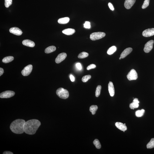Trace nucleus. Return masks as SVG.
<instances>
[{
	"instance_id": "20",
	"label": "nucleus",
	"mask_w": 154,
	"mask_h": 154,
	"mask_svg": "<svg viewBox=\"0 0 154 154\" xmlns=\"http://www.w3.org/2000/svg\"><path fill=\"white\" fill-rule=\"evenodd\" d=\"M56 48L55 46H51L45 49V52L46 53H49L55 51L56 50Z\"/></svg>"
},
{
	"instance_id": "31",
	"label": "nucleus",
	"mask_w": 154,
	"mask_h": 154,
	"mask_svg": "<svg viewBox=\"0 0 154 154\" xmlns=\"http://www.w3.org/2000/svg\"><path fill=\"white\" fill-rule=\"evenodd\" d=\"M149 0H145L142 6V9H145L149 5Z\"/></svg>"
},
{
	"instance_id": "38",
	"label": "nucleus",
	"mask_w": 154,
	"mask_h": 154,
	"mask_svg": "<svg viewBox=\"0 0 154 154\" xmlns=\"http://www.w3.org/2000/svg\"><path fill=\"white\" fill-rule=\"evenodd\" d=\"M3 154H13V153L10 152V151H6L4 152L3 153Z\"/></svg>"
},
{
	"instance_id": "14",
	"label": "nucleus",
	"mask_w": 154,
	"mask_h": 154,
	"mask_svg": "<svg viewBox=\"0 0 154 154\" xmlns=\"http://www.w3.org/2000/svg\"><path fill=\"white\" fill-rule=\"evenodd\" d=\"M108 90L110 95L113 97L115 94V91L113 83L111 82H110L108 84Z\"/></svg>"
},
{
	"instance_id": "23",
	"label": "nucleus",
	"mask_w": 154,
	"mask_h": 154,
	"mask_svg": "<svg viewBox=\"0 0 154 154\" xmlns=\"http://www.w3.org/2000/svg\"><path fill=\"white\" fill-rule=\"evenodd\" d=\"M98 108V107L97 105H93L90 106V111L92 113L93 115H94L96 113V111Z\"/></svg>"
},
{
	"instance_id": "5",
	"label": "nucleus",
	"mask_w": 154,
	"mask_h": 154,
	"mask_svg": "<svg viewBox=\"0 0 154 154\" xmlns=\"http://www.w3.org/2000/svg\"><path fill=\"white\" fill-rule=\"evenodd\" d=\"M15 94V93L13 91H6L0 93V97L1 98H9L13 97Z\"/></svg>"
},
{
	"instance_id": "16",
	"label": "nucleus",
	"mask_w": 154,
	"mask_h": 154,
	"mask_svg": "<svg viewBox=\"0 0 154 154\" xmlns=\"http://www.w3.org/2000/svg\"><path fill=\"white\" fill-rule=\"evenodd\" d=\"M115 125L118 128L124 132L127 130V127L126 125L121 122H116L115 123Z\"/></svg>"
},
{
	"instance_id": "35",
	"label": "nucleus",
	"mask_w": 154,
	"mask_h": 154,
	"mask_svg": "<svg viewBox=\"0 0 154 154\" xmlns=\"http://www.w3.org/2000/svg\"><path fill=\"white\" fill-rule=\"evenodd\" d=\"M108 6H109L110 9L112 11L114 10V8L113 5L111 3H109L108 4Z\"/></svg>"
},
{
	"instance_id": "21",
	"label": "nucleus",
	"mask_w": 154,
	"mask_h": 154,
	"mask_svg": "<svg viewBox=\"0 0 154 154\" xmlns=\"http://www.w3.org/2000/svg\"><path fill=\"white\" fill-rule=\"evenodd\" d=\"M14 59V58L13 56H8V57L4 58L3 59L2 61L3 62L5 63V64H7V63H9L13 61Z\"/></svg>"
},
{
	"instance_id": "13",
	"label": "nucleus",
	"mask_w": 154,
	"mask_h": 154,
	"mask_svg": "<svg viewBox=\"0 0 154 154\" xmlns=\"http://www.w3.org/2000/svg\"><path fill=\"white\" fill-rule=\"evenodd\" d=\"M132 51L133 49L132 48L129 47L125 49L121 54L120 57L122 59L124 58L128 55L130 54Z\"/></svg>"
},
{
	"instance_id": "2",
	"label": "nucleus",
	"mask_w": 154,
	"mask_h": 154,
	"mask_svg": "<svg viewBox=\"0 0 154 154\" xmlns=\"http://www.w3.org/2000/svg\"><path fill=\"white\" fill-rule=\"evenodd\" d=\"M26 121L22 119H18L13 121L11 124L10 128L12 132L20 134L24 132V126Z\"/></svg>"
},
{
	"instance_id": "7",
	"label": "nucleus",
	"mask_w": 154,
	"mask_h": 154,
	"mask_svg": "<svg viewBox=\"0 0 154 154\" xmlns=\"http://www.w3.org/2000/svg\"><path fill=\"white\" fill-rule=\"evenodd\" d=\"M33 69V66L31 64H29L25 67L24 69L21 71V74L24 76H27L31 73Z\"/></svg>"
},
{
	"instance_id": "12",
	"label": "nucleus",
	"mask_w": 154,
	"mask_h": 154,
	"mask_svg": "<svg viewBox=\"0 0 154 154\" xmlns=\"http://www.w3.org/2000/svg\"><path fill=\"white\" fill-rule=\"evenodd\" d=\"M136 1V0H126L124 4L125 7L127 9H130L135 3Z\"/></svg>"
},
{
	"instance_id": "24",
	"label": "nucleus",
	"mask_w": 154,
	"mask_h": 154,
	"mask_svg": "<svg viewBox=\"0 0 154 154\" xmlns=\"http://www.w3.org/2000/svg\"><path fill=\"white\" fill-rule=\"evenodd\" d=\"M148 149H152L154 148V138H152L147 145Z\"/></svg>"
},
{
	"instance_id": "3",
	"label": "nucleus",
	"mask_w": 154,
	"mask_h": 154,
	"mask_svg": "<svg viewBox=\"0 0 154 154\" xmlns=\"http://www.w3.org/2000/svg\"><path fill=\"white\" fill-rule=\"evenodd\" d=\"M56 94L60 98L63 99L68 98L69 96L68 91L62 88L58 89L56 91Z\"/></svg>"
},
{
	"instance_id": "26",
	"label": "nucleus",
	"mask_w": 154,
	"mask_h": 154,
	"mask_svg": "<svg viewBox=\"0 0 154 154\" xmlns=\"http://www.w3.org/2000/svg\"><path fill=\"white\" fill-rule=\"evenodd\" d=\"M89 56L88 53L86 52H83L79 54L78 56V57L79 59H83L88 57Z\"/></svg>"
},
{
	"instance_id": "17",
	"label": "nucleus",
	"mask_w": 154,
	"mask_h": 154,
	"mask_svg": "<svg viewBox=\"0 0 154 154\" xmlns=\"http://www.w3.org/2000/svg\"><path fill=\"white\" fill-rule=\"evenodd\" d=\"M22 44L23 45L30 47H34L35 46V43L34 42L28 39L23 40Z\"/></svg>"
},
{
	"instance_id": "18",
	"label": "nucleus",
	"mask_w": 154,
	"mask_h": 154,
	"mask_svg": "<svg viewBox=\"0 0 154 154\" xmlns=\"http://www.w3.org/2000/svg\"><path fill=\"white\" fill-rule=\"evenodd\" d=\"M75 30L73 29L68 28L63 30L62 33L63 34L67 35H71L75 33Z\"/></svg>"
},
{
	"instance_id": "39",
	"label": "nucleus",
	"mask_w": 154,
	"mask_h": 154,
	"mask_svg": "<svg viewBox=\"0 0 154 154\" xmlns=\"http://www.w3.org/2000/svg\"><path fill=\"white\" fill-rule=\"evenodd\" d=\"M121 59H122V58H121V57L119 58V59L120 60Z\"/></svg>"
},
{
	"instance_id": "9",
	"label": "nucleus",
	"mask_w": 154,
	"mask_h": 154,
	"mask_svg": "<svg viewBox=\"0 0 154 154\" xmlns=\"http://www.w3.org/2000/svg\"><path fill=\"white\" fill-rule=\"evenodd\" d=\"M143 36L148 37L154 35V28H150L144 30L142 33Z\"/></svg>"
},
{
	"instance_id": "8",
	"label": "nucleus",
	"mask_w": 154,
	"mask_h": 154,
	"mask_svg": "<svg viewBox=\"0 0 154 154\" xmlns=\"http://www.w3.org/2000/svg\"><path fill=\"white\" fill-rule=\"evenodd\" d=\"M154 41L151 40L145 44L144 48V51L146 53H148L152 50L153 47Z\"/></svg>"
},
{
	"instance_id": "25",
	"label": "nucleus",
	"mask_w": 154,
	"mask_h": 154,
	"mask_svg": "<svg viewBox=\"0 0 154 154\" xmlns=\"http://www.w3.org/2000/svg\"><path fill=\"white\" fill-rule=\"evenodd\" d=\"M145 112V110L143 109H142L140 110H137L135 113L136 116L137 117H141L144 115Z\"/></svg>"
},
{
	"instance_id": "6",
	"label": "nucleus",
	"mask_w": 154,
	"mask_h": 154,
	"mask_svg": "<svg viewBox=\"0 0 154 154\" xmlns=\"http://www.w3.org/2000/svg\"><path fill=\"white\" fill-rule=\"evenodd\" d=\"M127 79L129 81L136 80L137 79L138 76L136 71L134 69H132L128 73L127 76Z\"/></svg>"
},
{
	"instance_id": "15",
	"label": "nucleus",
	"mask_w": 154,
	"mask_h": 154,
	"mask_svg": "<svg viewBox=\"0 0 154 154\" xmlns=\"http://www.w3.org/2000/svg\"><path fill=\"white\" fill-rule=\"evenodd\" d=\"M139 101H138V99L136 98L133 100V102L130 104V107L131 109H134L135 108H138L139 106Z\"/></svg>"
},
{
	"instance_id": "4",
	"label": "nucleus",
	"mask_w": 154,
	"mask_h": 154,
	"mask_svg": "<svg viewBox=\"0 0 154 154\" xmlns=\"http://www.w3.org/2000/svg\"><path fill=\"white\" fill-rule=\"evenodd\" d=\"M105 35L106 34L104 32H94L90 34V38L92 40L95 41L101 39L105 37Z\"/></svg>"
},
{
	"instance_id": "29",
	"label": "nucleus",
	"mask_w": 154,
	"mask_h": 154,
	"mask_svg": "<svg viewBox=\"0 0 154 154\" xmlns=\"http://www.w3.org/2000/svg\"><path fill=\"white\" fill-rule=\"evenodd\" d=\"M91 76L90 75H88L83 76L82 77V82H87L91 78Z\"/></svg>"
},
{
	"instance_id": "1",
	"label": "nucleus",
	"mask_w": 154,
	"mask_h": 154,
	"mask_svg": "<svg viewBox=\"0 0 154 154\" xmlns=\"http://www.w3.org/2000/svg\"><path fill=\"white\" fill-rule=\"evenodd\" d=\"M41 124V122L38 120L34 119L27 121L24 125V132L29 135L35 134Z\"/></svg>"
},
{
	"instance_id": "19",
	"label": "nucleus",
	"mask_w": 154,
	"mask_h": 154,
	"mask_svg": "<svg viewBox=\"0 0 154 154\" xmlns=\"http://www.w3.org/2000/svg\"><path fill=\"white\" fill-rule=\"evenodd\" d=\"M70 19L68 17H64L59 19L58 22L60 24H67L69 21Z\"/></svg>"
},
{
	"instance_id": "37",
	"label": "nucleus",
	"mask_w": 154,
	"mask_h": 154,
	"mask_svg": "<svg viewBox=\"0 0 154 154\" xmlns=\"http://www.w3.org/2000/svg\"><path fill=\"white\" fill-rule=\"evenodd\" d=\"M4 73V70L3 68H0V76L3 75Z\"/></svg>"
},
{
	"instance_id": "11",
	"label": "nucleus",
	"mask_w": 154,
	"mask_h": 154,
	"mask_svg": "<svg viewBox=\"0 0 154 154\" xmlns=\"http://www.w3.org/2000/svg\"><path fill=\"white\" fill-rule=\"evenodd\" d=\"M9 32L14 35L19 36L22 35V32L21 30L17 27H13L9 30Z\"/></svg>"
},
{
	"instance_id": "27",
	"label": "nucleus",
	"mask_w": 154,
	"mask_h": 154,
	"mask_svg": "<svg viewBox=\"0 0 154 154\" xmlns=\"http://www.w3.org/2000/svg\"><path fill=\"white\" fill-rule=\"evenodd\" d=\"M93 144L95 146L96 148L97 149H99L101 148V144L98 140L96 139L93 141Z\"/></svg>"
},
{
	"instance_id": "40",
	"label": "nucleus",
	"mask_w": 154,
	"mask_h": 154,
	"mask_svg": "<svg viewBox=\"0 0 154 154\" xmlns=\"http://www.w3.org/2000/svg\"><path fill=\"white\" fill-rule=\"evenodd\" d=\"M124 124L126 125V124Z\"/></svg>"
},
{
	"instance_id": "36",
	"label": "nucleus",
	"mask_w": 154,
	"mask_h": 154,
	"mask_svg": "<svg viewBox=\"0 0 154 154\" xmlns=\"http://www.w3.org/2000/svg\"><path fill=\"white\" fill-rule=\"evenodd\" d=\"M70 79L71 81L73 82L75 81V78L72 75H71L70 76Z\"/></svg>"
},
{
	"instance_id": "34",
	"label": "nucleus",
	"mask_w": 154,
	"mask_h": 154,
	"mask_svg": "<svg viewBox=\"0 0 154 154\" xmlns=\"http://www.w3.org/2000/svg\"><path fill=\"white\" fill-rule=\"evenodd\" d=\"M76 66L77 68L79 70H81L82 69V67L80 63H77L76 64Z\"/></svg>"
},
{
	"instance_id": "30",
	"label": "nucleus",
	"mask_w": 154,
	"mask_h": 154,
	"mask_svg": "<svg viewBox=\"0 0 154 154\" xmlns=\"http://www.w3.org/2000/svg\"><path fill=\"white\" fill-rule=\"evenodd\" d=\"M5 5L6 8H9L12 4V0H5Z\"/></svg>"
},
{
	"instance_id": "28",
	"label": "nucleus",
	"mask_w": 154,
	"mask_h": 154,
	"mask_svg": "<svg viewBox=\"0 0 154 154\" xmlns=\"http://www.w3.org/2000/svg\"><path fill=\"white\" fill-rule=\"evenodd\" d=\"M101 86L99 85L97 86L96 88L95 92V96L96 97H98L100 95L101 93Z\"/></svg>"
},
{
	"instance_id": "32",
	"label": "nucleus",
	"mask_w": 154,
	"mask_h": 154,
	"mask_svg": "<svg viewBox=\"0 0 154 154\" xmlns=\"http://www.w3.org/2000/svg\"><path fill=\"white\" fill-rule=\"evenodd\" d=\"M90 23L89 21H86L84 24V27L85 28L87 29H90V28L91 26Z\"/></svg>"
},
{
	"instance_id": "33",
	"label": "nucleus",
	"mask_w": 154,
	"mask_h": 154,
	"mask_svg": "<svg viewBox=\"0 0 154 154\" xmlns=\"http://www.w3.org/2000/svg\"><path fill=\"white\" fill-rule=\"evenodd\" d=\"M96 67V66L95 64H92L88 66L86 69H87V70H89L95 68Z\"/></svg>"
},
{
	"instance_id": "10",
	"label": "nucleus",
	"mask_w": 154,
	"mask_h": 154,
	"mask_svg": "<svg viewBox=\"0 0 154 154\" xmlns=\"http://www.w3.org/2000/svg\"><path fill=\"white\" fill-rule=\"evenodd\" d=\"M67 56V54L63 53L60 54L56 59V62L57 64H60L64 60Z\"/></svg>"
},
{
	"instance_id": "22",
	"label": "nucleus",
	"mask_w": 154,
	"mask_h": 154,
	"mask_svg": "<svg viewBox=\"0 0 154 154\" xmlns=\"http://www.w3.org/2000/svg\"><path fill=\"white\" fill-rule=\"evenodd\" d=\"M117 48L115 46H112L110 47L107 51V53L108 55H111L116 51Z\"/></svg>"
}]
</instances>
